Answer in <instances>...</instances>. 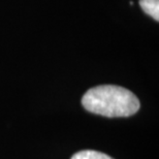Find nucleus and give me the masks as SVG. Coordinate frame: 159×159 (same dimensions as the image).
<instances>
[{"instance_id":"f257e3e1","label":"nucleus","mask_w":159,"mask_h":159,"mask_svg":"<svg viewBox=\"0 0 159 159\" xmlns=\"http://www.w3.org/2000/svg\"><path fill=\"white\" fill-rule=\"evenodd\" d=\"M82 104L88 112L109 118L132 116L141 107L131 91L115 85L89 89L82 98Z\"/></svg>"},{"instance_id":"f03ea898","label":"nucleus","mask_w":159,"mask_h":159,"mask_svg":"<svg viewBox=\"0 0 159 159\" xmlns=\"http://www.w3.org/2000/svg\"><path fill=\"white\" fill-rule=\"evenodd\" d=\"M139 5L146 14L159 21V0H139Z\"/></svg>"},{"instance_id":"7ed1b4c3","label":"nucleus","mask_w":159,"mask_h":159,"mask_svg":"<svg viewBox=\"0 0 159 159\" xmlns=\"http://www.w3.org/2000/svg\"><path fill=\"white\" fill-rule=\"evenodd\" d=\"M71 159H114L109 155L94 150H83L72 155Z\"/></svg>"}]
</instances>
